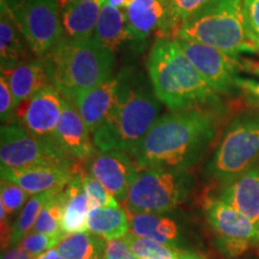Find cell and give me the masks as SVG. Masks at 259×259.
Masks as SVG:
<instances>
[{"instance_id": "obj_26", "label": "cell", "mask_w": 259, "mask_h": 259, "mask_svg": "<svg viewBox=\"0 0 259 259\" xmlns=\"http://www.w3.org/2000/svg\"><path fill=\"white\" fill-rule=\"evenodd\" d=\"M56 248L64 259H92L105 254L106 240L92 232H78L65 235Z\"/></svg>"}, {"instance_id": "obj_1", "label": "cell", "mask_w": 259, "mask_h": 259, "mask_svg": "<svg viewBox=\"0 0 259 259\" xmlns=\"http://www.w3.org/2000/svg\"><path fill=\"white\" fill-rule=\"evenodd\" d=\"M216 130L215 118L206 109L171 111L157 119L130 154L138 170L166 168L187 171L206 153Z\"/></svg>"}, {"instance_id": "obj_7", "label": "cell", "mask_w": 259, "mask_h": 259, "mask_svg": "<svg viewBox=\"0 0 259 259\" xmlns=\"http://www.w3.org/2000/svg\"><path fill=\"white\" fill-rule=\"evenodd\" d=\"M0 162L2 168L57 167L82 170L79 162L54 139L34 136L18 122H10L0 128Z\"/></svg>"}, {"instance_id": "obj_30", "label": "cell", "mask_w": 259, "mask_h": 259, "mask_svg": "<svg viewBox=\"0 0 259 259\" xmlns=\"http://www.w3.org/2000/svg\"><path fill=\"white\" fill-rule=\"evenodd\" d=\"M83 187L88 197L89 211L96 208H103V206H118V200L107 191L100 181L88 173H82Z\"/></svg>"}, {"instance_id": "obj_21", "label": "cell", "mask_w": 259, "mask_h": 259, "mask_svg": "<svg viewBox=\"0 0 259 259\" xmlns=\"http://www.w3.org/2000/svg\"><path fill=\"white\" fill-rule=\"evenodd\" d=\"M0 65L9 70L30 60V48L10 10L0 5Z\"/></svg>"}, {"instance_id": "obj_2", "label": "cell", "mask_w": 259, "mask_h": 259, "mask_svg": "<svg viewBox=\"0 0 259 259\" xmlns=\"http://www.w3.org/2000/svg\"><path fill=\"white\" fill-rule=\"evenodd\" d=\"M119 74L118 100L93 139L100 151L131 153L160 118L163 103L155 95L150 79L142 71L128 67Z\"/></svg>"}, {"instance_id": "obj_10", "label": "cell", "mask_w": 259, "mask_h": 259, "mask_svg": "<svg viewBox=\"0 0 259 259\" xmlns=\"http://www.w3.org/2000/svg\"><path fill=\"white\" fill-rule=\"evenodd\" d=\"M204 210L216 246L227 257H238L259 245V226L222 199L209 198Z\"/></svg>"}, {"instance_id": "obj_8", "label": "cell", "mask_w": 259, "mask_h": 259, "mask_svg": "<svg viewBox=\"0 0 259 259\" xmlns=\"http://www.w3.org/2000/svg\"><path fill=\"white\" fill-rule=\"evenodd\" d=\"M192 180L185 170L151 168L139 170L128 191V212L163 213L177 209L189 196Z\"/></svg>"}, {"instance_id": "obj_36", "label": "cell", "mask_w": 259, "mask_h": 259, "mask_svg": "<svg viewBox=\"0 0 259 259\" xmlns=\"http://www.w3.org/2000/svg\"><path fill=\"white\" fill-rule=\"evenodd\" d=\"M105 259H138L125 238L106 240Z\"/></svg>"}, {"instance_id": "obj_13", "label": "cell", "mask_w": 259, "mask_h": 259, "mask_svg": "<svg viewBox=\"0 0 259 259\" xmlns=\"http://www.w3.org/2000/svg\"><path fill=\"white\" fill-rule=\"evenodd\" d=\"M65 96L53 84L42 88L17 107L15 116L18 124L40 138L54 139L57 125L60 120Z\"/></svg>"}, {"instance_id": "obj_16", "label": "cell", "mask_w": 259, "mask_h": 259, "mask_svg": "<svg viewBox=\"0 0 259 259\" xmlns=\"http://www.w3.org/2000/svg\"><path fill=\"white\" fill-rule=\"evenodd\" d=\"M120 74H113L105 82L87 90L74 99L80 116L94 135L111 114L118 100Z\"/></svg>"}, {"instance_id": "obj_41", "label": "cell", "mask_w": 259, "mask_h": 259, "mask_svg": "<svg viewBox=\"0 0 259 259\" xmlns=\"http://www.w3.org/2000/svg\"><path fill=\"white\" fill-rule=\"evenodd\" d=\"M106 3H108L109 5L114 6V8L125 10L126 6L131 3V0H106Z\"/></svg>"}, {"instance_id": "obj_25", "label": "cell", "mask_w": 259, "mask_h": 259, "mask_svg": "<svg viewBox=\"0 0 259 259\" xmlns=\"http://www.w3.org/2000/svg\"><path fill=\"white\" fill-rule=\"evenodd\" d=\"M130 219L120 206H103L90 210L87 219V231L105 240L122 238L130 231Z\"/></svg>"}, {"instance_id": "obj_19", "label": "cell", "mask_w": 259, "mask_h": 259, "mask_svg": "<svg viewBox=\"0 0 259 259\" xmlns=\"http://www.w3.org/2000/svg\"><path fill=\"white\" fill-rule=\"evenodd\" d=\"M105 3L106 0L60 2L64 37L71 41H84L92 38Z\"/></svg>"}, {"instance_id": "obj_15", "label": "cell", "mask_w": 259, "mask_h": 259, "mask_svg": "<svg viewBox=\"0 0 259 259\" xmlns=\"http://www.w3.org/2000/svg\"><path fill=\"white\" fill-rule=\"evenodd\" d=\"M92 136L77 106L65 97L60 120L53 136L54 141L74 160L79 163H87L99 151L94 144Z\"/></svg>"}, {"instance_id": "obj_34", "label": "cell", "mask_w": 259, "mask_h": 259, "mask_svg": "<svg viewBox=\"0 0 259 259\" xmlns=\"http://www.w3.org/2000/svg\"><path fill=\"white\" fill-rule=\"evenodd\" d=\"M242 10L247 36L259 50V0H242Z\"/></svg>"}, {"instance_id": "obj_5", "label": "cell", "mask_w": 259, "mask_h": 259, "mask_svg": "<svg viewBox=\"0 0 259 259\" xmlns=\"http://www.w3.org/2000/svg\"><path fill=\"white\" fill-rule=\"evenodd\" d=\"M177 37L218 48L231 56L258 51L246 32L242 0H211L180 25Z\"/></svg>"}, {"instance_id": "obj_40", "label": "cell", "mask_w": 259, "mask_h": 259, "mask_svg": "<svg viewBox=\"0 0 259 259\" xmlns=\"http://www.w3.org/2000/svg\"><path fill=\"white\" fill-rule=\"evenodd\" d=\"M35 259H64V258L59 254V252L57 251V248L53 247L51 248V250L44 252V253L40 254Z\"/></svg>"}, {"instance_id": "obj_29", "label": "cell", "mask_w": 259, "mask_h": 259, "mask_svg": "<svg viewBox=\"0 0 259 259\" xmlns=\"http://www.w3.org/2000/svg\"><path fill=\"white\" fill-rule=\"evenodd\" d=\"M61 192L58 193L53 199H51L41 210L32 231L64 238L65 235L61 231V218H63V194Z\"/></svg>"}, {"instance_id": "obj_24", "label": "cell", "mask_w": 259, "mask_h": 259, "mask_svg": "<svg viewBox=\"0 0 259 259\" xmlns=\"http://www.w3.org/2000/svg\"><path fill=\"white\" fill-rule=\"evenodd\" d=\"M128 219L131 232L139 238L170 246H177L180 241L179 227L169 218L157 213L128 212Z\"/></svg>"}, {"instance_id": "obj_4", "label": "cell", "mask_w": 259, "mask_h": 259, "mask_svg": "<svg viewBox=\"0 0 259 259\" xmlns=\"http://www.w3.org/2000/svg\"><path fill=\"white\" fill-rule=\"evenodd\" d=\"M42 59L51 84L72 102L79 94L112 77L115 65L114 52L93 37L84 41L63 37Z\"/></svg>"}, {"instance_id": "obj_12", "label": "cell", "mask_w": 259, "mask_h": 259, "mask_svg": "<svg viewBox=\"0 0 259 259\" xmlns=\"http://www.w3.org/2000/svg\"><path fill=\"white\" fill-rule=\"evenodd\" d=\"M132 44L145 45L151 37L177 36L178 25L170 0H131L125 9Z\"/></svg>"}, {"instance_id": "obj_17", "label": "cell", "mask_w": 259, "mask_h": 259, "mask_svg": "<svg viewBox=\"0 0 259 259\" xmlns=\"http://www.w3.org/2000/svg\"><path fill=\"white\" fill-rule=\"evenodd\" d=\"M80 171L57 167L2 168V179L17 184L28 193L38 194L63 191Z\"/></svg>"}, {"instance_id": "obj_43", "label": "cell", "mask_w": 259, "mask_h": 259, "mask_svg": "<svg viewBox=\"0 0 259 259\" xmlns=\"http://www.w3.org/2000/svg\"><path fill=\"white\" fill-rule=\"evenodd\" d=\"M60 2H64V0H60ZM80 2H87V0H80Z\"/></svg>"}, {"instance_id": "obj_27", "label": "cell", "mask_w": 259, "mask_h": 259, "mask_svg": "<svg viewBox=\"0 0 259 259\" xmlns=\"http://www.w3.org/2000/svg\"><path fill=\"white\" fill-rule=\"evenodd\" d=\"M60 192L61 191H48V192L32 194V197H30V199L25 203V205L22 208L21 212L12 225L10 246L19 245V242L23 240L34 228L38 215H40L41 210L45 208V205Z\"/></svg>"}, {"instance_id": "obj_32", "label": "cell", "mask_w": 259, "mask_h": 259, "mask_svg": "<svg viewBox=\"0 0 259 259\" xmlns=\"http://www.w3.org/2000/svg\"><path fill=\"white\" fill-rule=\"evenodd\" d=\"M63 239V236L58 235H48L44 233L32 232L25 236V238L19 242V245L24 248L25 251L29 252L32 257H38L51 248L56 247L59 244V241Z\"/></svg>"}, {"instance_id": "obj_23", "label": "cell", "mask_w": 259, "mask_h": 259, "mask_svg": "<svg viewBox=\"0 0 259 259\" xmlns=\"http://www.w3.org/2000/svg\"><path fill=\"white\" fill-rule=\"evenodd\" d=\"M93 38L114 53L122 45L132 42L125 10L114 8L108 3H105Z\"/></svg>"}, {"instance_id": "obj_18", "label": "cell", "mask_w": 259, "mask_h": 259, "mask_svg": "<svg viewBox=\"0 0 259 259\" xmlns=\"http://www.w3.org/2000/svg\"><path fill=\"white\" fill-rule=\"evenodd\" d=\"M219 198L259 226V162L223 185Z\"/></svg>"}, {"instance_id": "obj_39", "label": "cell", "mask_w": 259, "mask_h": 259, "mask_svg": "<svg viewBox=\"0 0 259 259\" xmlns=\"http://www.w3.org/2000/svg\"><path fill=\"white\" fill-rule=\"evenodd\" d=\"M29 0H0V5H4L12 14L17 12L27 4Z\"/></svg>"}, {"instance_id": "obj_42", "label": "cell", "mask_w": 259, "mask_h": 259, "mask_svg": "<svg viewBox=\"0 0 259 259\" xmlns=\"http://www.w3.org/2000/svg\"><path fill=\"white\" fill-rule=\"evenodd\" d=\"M92 259H105V254H97L95 257L92 258Z\"/></svg>"}, {"instance_id": "obj_31", "label": "cell", "mask_w": 259, "mask_h": 259, "mask_svg": "<svg viewBox=\"0 0 259 259\" xmlns=\"http://www.w3.org/2000/svg\"><path fill=\"white\" fill-rule=\"evenodd\" d=\"M30 193L24 191L17 184L2 179L0 184V205L5 209L9 218L14 216L22 206L25 205Z\"/></svg>"}, {"instance_id": "obj_20", "label": "cell", "mask_w": 259, "mask_h": 259, "mask_svg": "<svg viewBox=\"0 0 259 259\" xmlns=\"http://www.w3.org/2000/svg\"><path fill=\"white\" fill-rule=\"evenodd\" d=\"M2 73L9 80L10 88L14 94L16 106L28 100L34 94L51 84L46 65L42 58H35L9 70H2Z\"/></svg>"}, {"instance_id": "obj_6", "label": "cell", "mask_w": 259, "mask_h": 259, "mask_svg": "<svg viewBox=\"0 0 259 259\" xmlns=\"http://www.w3.org/2000/svg\"><path fill=\"white\" fill-rule=\"evenodd\" d=\"M259 162V114L236 116L226 128L205 168L206 176L226 185Z\"/></svg>"}, {"instance_id": "obj_33", "label": "cell", "mask_w": 259, "mask_h": 259, "mask_svg": "<svg viewBox=\"0 0 259 259\" xmlns=\"http://www.w3.org/2000/svg\"><path fill=\"white\" fill-rule=\"evenodd\" d=\"M211 0H170L171 12L179 30L180 25L199 12Z\"/></svg>"}, {"instance_id": "obj_35", "label": "cell", "mask_w": 259, "mask_h": 259, "mask_svg": "<svg viewBox=\"0 0 259 259\" xmlns=\"http://www.w3.org/2000/svg\"><path fill=\"white\" fill-rule=\"evenodd\" d=\"M16 106L14 94L10 88L8 78L4 73L0 76V119H2L3 125L12 122L16 114Z\"/></svg>"}, {"instance_id": "obj_14", "label": "cell", "mask_w": 259, "mask_h": 259, "mask_svg": "<svg viewBox=\"0 0 259 259\" xmlns=\"http://www.w3.org/2000/svg\"><path fill=\"white\" fill-rule=\"evenodd\" d=\"M88 174L102 184L118 202L124 203L138 174L134 158L121 150L97 151L87 162Z\"/></svg>"}, {"instance_id": "obj_11", "label": "cell", "mask_w": 259, "mask_h": 259, "mask_svg": "<svg viewBox=\"0 0 259 259\" xmlns=\"http://www.w3.org/2000/svg\"><path fill=\"white\" fill-rule=\"evenodd\" d=\"M181 50L213 89L221 95H232L239 92L238 82L242 61L238 56H231L206 45L176 38Z\"/></svg>"}, {"instance_id": "obj_38", "label": "cell", "mask_w": 259, "mask_h": 259, "mask_svg": "<svg viewBox=\"0 0 259 259\" xmlns=\"http://www.w3.org/2000/svg\"><path fill=\"white\" fill-rule=\"evenodd\" d=\"M2 259H35V257H32L21 245H16L6 251L2 255Z\"/></svg>"}, {"instance_id": "obj_28", "label": "cell", "mask_w": 259, "mask_h": 259, "mask_svg": "<svg viewBox=\"0 0 259 259\" xmlns=\"http://www.w3.org/2000/svg\"><path fill=\"white\" fill-rule=\"evenodd\" d=\"M124 238L138 259H203L191 252L180 250L177 246L139 238L132 232H128Z\"/></svg>"}, {"instance_id": "obj_9", "label": "cell", "mask_w": 259, "mask_h": 259, "mask_svg": "<svg viewBox=\"0 0 259 259\" xmlns=\"http://www.w3.org/2000/svg\"><path fill=\"white\" fill-rule=\"evenodd\" d=\"M14 17L34 57L45 58L64 37L60 0H29Z\"/></svg>"}, {"instance_id": "obj_37", "label": "cell", "mask_w": 259, "mask_h": 259, "mask_svg": "<svg viewBox=\"0 0 259 259\" xmlns=\"http://www.w3.org/2000/svg\"><path fill=\"white\" fill-rule=\"evenodd\" d=\"M238 87L239 92L242 93L245 99L247 100L251 105H253L259 108V82L240 77L238 82Z\"/></svg>"}, {"instance_id": "obj_22", "label": "cell", "mask_w": 259, "mask_h": 259, "mask_svg": "<svg viewBox=\"0 0 259 259\" xmlns=\"http://www.w3.org/2000/svg\"><path fill=\"white\" fill-rule=\"evenodd\" d=\"M82 173L77 174L63 192V218L61 231L64 235L87 231V219L89 213L88 197L83 187Z\"/></svg>"}, {"instance_id": "obj_3", "label": "cell", "mask_w": 259, "mask_h": 259, "mask_svg": "<svg viewBox=\"0 0 259 259\" xmlns=\"http://www.w3.org/2000/svg\"><path fill=\"white\" fill-rule=\"evenodd\" d=\"M147 71L155 95L170 111L206 109L221 101V94L204 79L176 38H155Z\"/></svg>"}]
</instances>
